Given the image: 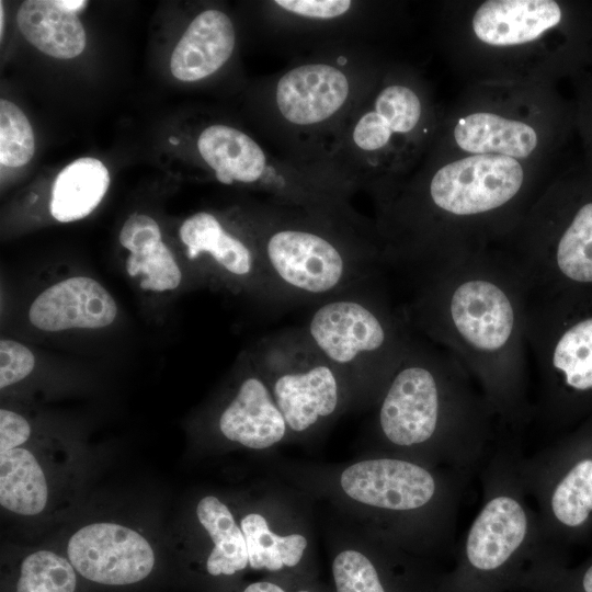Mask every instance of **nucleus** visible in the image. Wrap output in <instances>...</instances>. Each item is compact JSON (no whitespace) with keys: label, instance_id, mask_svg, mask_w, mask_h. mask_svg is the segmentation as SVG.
<instances>
[{"label":"nucleus","instance_id":"obj_1","mask_svg":"<svg viewBox=\"0 0 592 592\" xmlns=\"http://www.w3.org/2000/svg\"><path fill=\"white\" fill-rule=\"evenodd\" d=\"M412 331L449 352L474 379L500 429L523 437L532 424L527 312L531 291L496 246L444 254L405 269Z\"/></svg>","mask_w":592,"mask_h":592},{"label":"nucleus","instance_id":"obj_2","mask_svg":"<svg viewBox=\"0 0 592 592\" xmlns=\"http://www.w3.org/2000/svg\"><path fill=\"white\" fill-rule=\"evenodd\" d=\"M548 167L432 143L407 178L374 200L385 264L405 269L502 244L551 180Z\"/></svg>","mask_w":592,"mask_h":592},{"label":"nucleus","instance_id":"obj_3","mask_svg":"<svg viewBox=\"0 0 592 592\" xmlns=\"http://www.w3.org/2000/svg\"><path fill=\"white\" fill-rule=\"evenodd\" d=\"M372 409L375 453L470 478L504 433L463 365L420 335H412Z\"/></svg>","mask_w":592,"mask_h":592},{"label":"nucleus","instance_id":"obj_4","mask_svg":"<svg viewBox=\"0 0 592 592\" xmlns=\"http://www.w3.org/2000/svg\"><path fill=\"white\" fill-rule=\"evenodd\" d=\"M440 29L470 83H557L589 66L592 7L561 0L454 2L444 5Z\"/></svg>","mask_w":592,"mask_h":592},{"label":"nucleus","instance_id":"obj_5","mask_svg":"<svg viewBox=\"0 0 592 592\" xmlns=\"http://www.w3.org/2000/svg\"><path fill=\"white\" fill-rule=\"evenodd\" d=\"M301 483L326 496L355 526L428 558L455 544L470 477L383 453L342 467L305 473Z\"/></svg>","mask_w":592,"mask_h":592},{"label":"nucleus","instance_id":"obj_6","mask_svg":"<svg viewBox=\"0 0 592 592\" xmlns=\"http://www.w3.org/2000/svg\"><path fill=\"white\" fill-rule=\"evenodd\" d=\"M388 60L377 46H344L295 57L264 78L253 102L267 146L323 179L320 169L335 134Z\"/></svg>","mask_w":592,"mask_h":592},{"label":"nucleus","instance_id":"obj_7","mask_svg":"<svg viewBox=\"0 0 592 592\" xmlns=\"http://www.w3.org/2000/svg\"><path fill=\"white\" fill-rule=\"evenodd\" d=\"M441 117L418 70L389 59L335 134L320 175L350 195L363 190L376 200L422 161Z\"/></svg>","mask_w":592,"mask_h":592},{"label":"nucleus","instance_id":"obj_8","mask_svg":"<svg viewBox=\"0 0 592 592\" xmlns=\"http://www.w3.org/2000/svg\"><path fill=\"white\" fill-rule=\"evenodd\" d=\"M285 305L317 304L374 282L378 238L270 198L240 215Z\"/></svg>","mask_w":592,"mask_h":592},{"label":"nucleus","instance_id":"obj_9","mask_svg":"<svg viewBox=\"0 0 592 592\" xmlns=\"http://www.w3.org/2000/svg\"><path fill=\"white\" fill-rule=\"evenodd\" d=\"M573 127V106L556 83L473 82L442 114L433 144L550 166Z\"/></svg>","mask_w":592,"mask_h":592},{"label":"nucleus","instance_id":"obj_10","mask_svg":"<svg viewBox=\"0 0 592 592\" xmlns=\"http://www.w3.org/2000/svg\"><path fill=\"white\" fill-rule=\"evenodd\" d=\"M526 335L531 425L555 439L592 418V289L531 295Z\"/></svg>","mask_w":592,"mask_h":592},{"label":"nucleus","instance_id":"obj_11","mask_svg":"<svg viewBox=\"0 0 592 592\" xmlns=\"http://www.w3.org/2000/svg\"><path fill=\"white\" fill-rule=\"evenodd\" d=\"M500 247L531 295L592 289V162L553 177Z\"/></svg>","mask_w":592,"mask_h":592},{"label":"nucleus","instance_id":"obj_12","mask_svg":"<svg viewBox=\"0 0 592 592\" xmlns=\"http://www.w3.org/2000/svg\"><path fill=\"white\" fill-rule=\"evenodd\" d=\"M348 383L354 408H372L413 331L374 282L315 304L301 327Z\"/></svg>","mask_w":592,"mask_h":592},{"label":"nucleus","instance_id":"obj_13","mask_svg":"<svg viewBox=\"0 0 592 592\" xmlns=\"http://www.w3.org/2000/svg\"><path fill=\"white\" fill-rule=\"evenodd\" d=\"M519 474L534 502L545 551L563 560L592 533V418L535 454H522Z\"/></svg>","mask_w":592,"mask_h":592},{"label":"nucleus","instance_id":"obj_14","mask_svg":"<svg viewBox=\"0 0 592 592\" xmlns=\"http://www.w3.org/2000/svg\"><path fill=\"white\" fill-rule=\"evenodd\" d=\"M252 352L285 420L289 441L314 437L354 408L344 377L301 328L271 333Z\"/></svg>","mask_w":592,"mask_h":592},{"label":"nucleus","instance_id":"obj_15","mask_svg":"<svg viewBox=\"0 0 592 592\" xmlns=\"http://www.w3.org/2000/svg\"><path fill=\"white\" fill-rule=\"evenodd\" d=\"M267 45L295 57L376 39L400 22L395 2L363 0H267L258 2Z\"/></svg>","mask_w":592,"mask_h":592},{"label":"nucleus","instance_id":"obj_16","mask_svg":"<svg viewBox=\"0 0 592 592\" xmlns=\"http://www.w3.org/2000/svg\"><path fill=\"white\" fill-rule=\"evenodd\" d=\"M179 237L186 258L209 281L244 293L269 308L285 306L241 218L238 227H232L217 214L197 212L181 224Z\"/></svg>","mask_w":592,"mask_h":592},{"label":"nucleus","instance_id":"obj_17","mask_svg":"<svg viewBox=\"0 0 592 592\" xmlns=\"http://www.w3.org/2000/svg\"><path fill=\"white\" fill-rule=\"evenodd\" d=\"M252 499L236 514L250 571L262 577L318 578L312 532L299 503L272 487Z\"/></svg>","mask_w":592,"mask_h":592},{"label":"nucleus","instance_id":"obj_18","mask_svg":"<svg viewBox=\"0 0 592 592\" xmlns=\"http://www.w3.org/2000/svg\"><path fill=\"white\" fill-rule=\"evenodd\" d=\"M413 555L350 525L330 549L332 592H423Z\"/></svg>","mask_w":592,"mask_h":592},{"label":"nucleus","instance_id":"obj_19","mask_svg":"<svg viewBox=\"0 0 592 592\" xmlns=\"http://www.w3.org/2000/svg\"><path fill=\"white\" fill-rule=\"evenodd\" d=\"M66 557L81 580L103 588H134L151 579L157 558L137 531L118 523L95 522L69 538Z\"/></svg>","mask_w":592,"mask_h":592},{"label":"nucleus","instance_id":"obj_20","mask_svg":"<svg viewBox=\"0 0 592 592\" xmlns=\"http://www.w3.org/2000/svg\"><path fill=\"white\" fill-rule=\"evenodd\" d=\"M213 425L223 441L250 451H270L289 441L285 420L252 351L243 355Z\"/></svg>","mask_w":592,"mask_h":592},{"label":"nucleus","instance_id":"obj_21","mask_svg":"<svg viewBox=\"0 0 592 592\" xmlns=\"http://www.w3.org/2000/svg\"><path fill=\"white\" fill-rule=\"evenodd\" d=\"M118 314L112 294L96 280L77 275L60 280L41 292L31 303V325L45 332L103 329Z\"/></svg>","mask_w":592,"mask_h":592},{"label":"nucleus","instance_id":"obj_22","mask_svg":"<svg viewBox=\"0 0 592 592\" xmlns=\"http://www.w3.org/2000/svg\"><path fill=\"white\" fill-rule=\"evenodd\" d=\"M197 522L215 548L193 580L204 592H234L250 571L246 540L234 510L215 494L203 496L195 506Z\"/></svg>","mask_w":592,"mask_h":592},{"label":"nucleus","instance_id":"obj_23","mask_svg":"<svg viewBox=\"0 0 592 592\" xmlns=\"http://www.w3.org/2000/svg\"><path fill=\"white\" fill-rule=\"evenodd\" d=\"M236 44L232 19L220 9L203 10L193 18L177 43L170 70L180 81H203L231 60Z\"/></svg>","mask_w":592,"mask_h":592},{"label":"nucleus","instance_id":"obj_24","mask_svg":"<svg viewBox=\"0 0 592 592\" xmlns=\"http://www.w3.org/2000/svg\"><path fill=\"white\" fill-rule=\"evenodd\" d=\"M128 251L125 269L140 288L167 293L180 287L183 273L175 257L162 240L158 223L146 214L135 213L124 223L118 235Z\"/></svg>","mask_w":592,"mask_h":592},{"label":"nucleus","instance_id":"obj_25","mask_svg":"<svg viewBox=\"0 0 592 592\" xmlns=\"http://www.w3.org/2000/svg\"><path fill=\"white\" fill-rule=\"evenodd\" d=\"M16 22L25 39L48 56L70 59L86 47V31L78 14L64 9L58 0L23 1Z\"/></svg>","mask_w":592,"mask_h":592},{"label":"nucleus","instance_id":"obj_26","mask_svg":"<svg viewBox=\"0 0 592 592\" xmlns=\"http://www.w3.org/2000/svg\"><path fill=\"white\" fill-rule=\"evenodd\" d=\"M110 186V173L102 161L80 158L66 166L56 177L49 203L52 216L71 223L90 215Z\"/></svg>","mask_w":592,"mask_h":592},{"label":"nucleus","instance_id":"obj_27","mask_svg":"<svg viewBox=\"0 0 592 592\" xmlns=\"http://www.w3.org/2000/svg\"><path fill=\"white\" fill-rule=\"evenodd\" d=\"M48 501V482L32 451L23 446L0 452V504L23 516L39 514Z\"/></svg>","mask_w":592,"mask_h":592},{"label":"nucleus","instance_id":"obj_28","mask_svg":"<svg viewBox=\"0 0 592 592\" xmlns=\"http://www.w3.org/2000/svg\"><path fill=\"white\" fill-rule=\"evenodd\" d=\"M80 580L66 556L39 549L21 559L8 592H78Z\"/></svg>","mask_w":592,"mask_h":592},{"label":"nucleus","instance_id":"obj_29","mask_svg":"<svg viewBox=\"0 0 592 592\" xmlns=\"http://www.w3.org/2000/svg\"><path fill=\"white\" fill-rule=\"evenodd\" d=\"M35 151V139L29 118L9 100L0 101V162L18 168L26 164Z\"/></svg>","mask_w":592,"mask_h":592},{"label":"nucleus","instance_id":"obj_30","mask_svg":"<svg viewBox=\"0 0 592 592\" xmlns=\"http://www.w3.org/2000/svg\"><path fill=\"white\" fill-rule=\"evenodd\" d=\"M35 366L33 352L23 343L2 338L0 341L1 390L26 378Z\"/></svg>","mask_w":592,"mask_h":592},{"label":"nucleus","instance_id":"obj_31","mask_svg":"<svg viewBox=\"0 0 592 592\" xmlns=\"http://www.w3.org/2000/svg\"><path fill=\"white\" fill-rule=\"evenodd\" d=\"M234 592H332L319 578L265 576L243 582Z\"/></svg>","mask_w":592,"mask_h":592},{"label":"nucleus","instance_id":"obj_32","mask_svg":"<svg viewBox=\"0 0 592 592\" xmlns=\"http://www.w3.org/2000/svg\"><path fill=\"white\" fill-rule=\"evenodd\" d=\"M576 78L580 79L581 88L577 101L572 104L574 127L582 137L587 149V160L592 162V77L587 78L581 72Z\"/></svg>","mask_w":592,"mask_h":592},{"label":"nucleus","instance_id":"obj_33","mask_svg":"<svg viewBox=\"0 0 592 592\" xmlns=\"http://www.w3.org/2000/svg\"><path fill=\"white\" fill-rule=\"evenodd\" d=\"M32 435V426L22 414L1 408L0 410V452L23 446Z\"/></svg>","mask_w":592,"mask_h":592},{"label":"nucleus","instance_id":"obj_34","mask_svg":"<svg viewBox=\"0 0 592 592\" xmlns=\"http://www.w3.org/2000/svg\"><path fill=\"white\" fill-rule=\"evenodd\" d=\"M548 568L559 581L558 592H592V556L571 571L560 563L549 562Z\"/></svg>","mask_w":592,"mask_h":592},{"label":"nucleus","instance_id":"obj_35","mask_svg":"<svg viewBox=\"0 0 592 592\" xmlns=\"http://www.w3.org/2000/svg\"><path fill=\"white\" fill-rule=\"evenodd\" d=\"M58 3L64 9L78 14L87 7L88 1H84V0H58Z\"/></svg>","mask_w":592,"mask_h":592},{"label":"nucleus","instance_id":"obj_36","mask_svg":"<svg viewBox=\"0 0 592 592\" xmlns=\"http://www.w3.org/2000/svg\"><path fill=\"white\" fill-rule=\"evenodd\" d=\"M3 31H4V10H3V2L0 1V35H1V38H2V35H3Z\"/></svg>","mask_w":592,"mask_h":592},{"label":"nucleus","instance_id":"obj_37","mask_svg":"<svg viewBox=\"0 0 592 592\" xmlns=\"http://www.w3.org/2000/svg\"><path fill=\"white\" fill-rule=\"evenodd\" d=\"M169 140H170L172 144H174V145H177V144L179 143V140H178L177 138H173V137L170 138Z\"/></svg>","mask_w":592,"mask_h":592},{"label":"nucleus","instance_id":"obj_38","mask_svg":"<svg viewBox=\"0 0 592 592\" xmlns=\"http://www.w3.org/2000/svg\"><path fill=\"white\" fill-rule=\"evenodd\" d=\"M589 66H592V46H591V55H590Z\"/></svg>","mask_w":592,"mask_h":592}]
</instances>
